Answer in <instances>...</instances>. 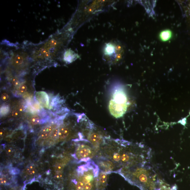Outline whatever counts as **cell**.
Returning <instances> with one entry per match:
<instances>
[{"mask_svg": "<svg viewBox=\"0 0 190 190\" xmlns=\"http://www.w3.org/2000/svg\"><path fill=\"white\" fill-rule=\"evenodd\" d=\"M88 138L89 141L94 145H99L104 140L101 135L92 130L89 133Z\"/></svg>", "mask_w": 190, "mask_h": 190, "instance_id": "cell-7", "label": "cell"}, {"mask_svg": "<svg viewBox=\"0 0 190 190\" xmlns=\"http://www.w3.org/2000/svg\"><path fill=\"white\" fill-rule=\"evenodd\" d=\"M160 40L163 41H166L171 38L172 33L170 30H166L162 31L160 34Z\"/></svg>", "mask_w": 190, "mask_h": 190, "instance_id": "cell-10", "label": "cell"}, {"mask_svg": "<svg viewBox=\"0 0 190 190\" xmlns=\"http://www.w3.org/2000/svg\"><path fill=\"white\" fill-rule=\"evenodd\" d=\"M19 92L21 93H24L27 90V87L26 85L24 84H22L20 85V86L19 87Z\"/></svg>", "mask_w": 190, "mask_h": 190, "instance_id": "cell-17", "label": "cell"}, {"mask_svg": "<svg viewBox=\"0 0 190 190\" xmlns=\"http://www.w3.org/2000/svg\"><path fill=\"white\" fill-rule=\"evenodd\" d=\"M56 35L53 36L46 41L34 48L31 55L35 58L55 57L59 52L61 45L59 35Z\"/></svg>", "mask_w": 190, "mask_h": 190, "instance_id": "cell-4", "label": "cell"}, {"mask_svg": "<svg viewBox=\"0 0 190 190\" xmlns=\"http://www.w3.org/2000/svg\"><path fill=\"white\" fill-rule=\"evenodd\" d=\"M40 119L39 116L37 115H34L31 118V123L33 125H36L40 123Z\"/></svg>", "mask_w": 190, "mask_h": 190, "instance_id": "cell-15", "label": "cell"}, {"mask_svg": "<svg viewBox=\"0 0 190 190\" xmlns=\"http://www.w3.org/2000/svg\"><path fill=\"white\" fill-rule=\"evenodd\" d=\"M26 173L29 175H33L36 173V169L33 166H30L26 169Z\"/></svg>", "mask_w": 190, "mask_h": 190, "instance_id": "cell-14", "label": "cell"}, {"mask_svg": "<svg viewBox=\"0 0 190 190\" xmlns=\"http://www.w3.org/2000/svg\"><path fill=\"white\" fill-rule=\"evenodd\" d=\"M94 153V150L92 147L87 144H83L78 147L76 151L77 157L83 161L90 159Z\"/></svg>", "mask_w": 190, "mask_h": 190, "instance_id": "cell-6", "label": "cell"}, {"mask_svg": "<svg viewBox=\"0 0 190 190\" xmlns=\"http://www.w3.org/2000/svg\"><path fill=\"white\" fill-rule=\"evenodd\" d=\"M59 130L58 128H56L53 131L52 133V137L53 138L56 139L59 136Z\"/></svg>", "mask_w": 190, "mask_h": 190, "instance_id": "cell-16", "label": "cell"}, {"mask_svg": "<svg viewBox=\"0 0 190 190\" xmlns=\"http://www.w3.org/2000/svg\"><path fill=\"white\" fill-rule=\"evenodd\" d=\"M9 108L8 106H3L1 108V115H6L9 111Z\"/></svg>", "mask_w": 190, "mask_h": 190, "instance_id": "cell-13", "label": "cell"}, {"mask_svg": "<svg viewBox=\"0 0 190 190\" xmlns=\"http://www.w3.org/2000/svg\"><path fill=\"white\" fill-rule=\"evenodd\" d=\"M36 97L38 101L45 107H48L49 106L48 96L45 92H39L36 94Z\"/></svg>", "mask_w": 190, "mask_h": 190, "instance_id": "cell-9", "label": "cell"}, {"mask_svg": "<svg viewBox=\"0 0 190 190\" xmlns=\"http://www.w3.org/2000/svg\"><path fill=\"white\" fill-rule=\"evenodd\" d=\"M53 127V126H48L43 130L41 135V137L42 139H46L48 137L50 134L52 133Z\"/></svg>", "mask_w": 190, "mask_h": 190, "instance_id": "cell-11", "label": "cell"}, {"mask_svg": "<svg viewBox=\"0 0 190 190\" xmlns=\"http://www.w3.org/2000/svg\"><path fill=\"white\" fill-rule=\"evenodd\" d=\"M12 84L16 86H18L19 84V81L16 78H14L13 79L12 81Z\"/></svg>", "mask_w": 190, "mask_h": 190, "instance_id": "cell-19", "label": "cell"}, {"mask_svg": "<svg viewBox=\"0 0 190 190\" xmlns=\"http://www.w3.org/2000/svg\"><path fill=\"white\" fill-rule=\"evenodd\" d=\"M8 180L5 177H2L1 178V182L2 184H5L8 182Z\"/></svg>", "mask_w": 190, "mask_h": 190, "instance_id": "cell-20", "label": "cell"}, {"mask_svg": "<svg viewBox=\"0 0 190 190\" xmlns=\"http://www.w3.org/2000/svg\"><path fill=\"white\" fill-rule=\"evenodd\" d=\"M63 55V60L68 63L73 62L79 57L78 54L70 49H68L65 50Z\"/></svg>", "mask_w": 190, "mask_h": 190, "instance_id": "cell-8", "label": "cell"}, {"mask_svg": "<svg viewBox=\"0 0 190 190\" xmlns=\"http://www.w3.org/2000/svg\"><path fill=\"white\" fill-rule=\"evenodd\" d=\"M123 45L119 41L113 40L105 44L103 50V59L108 64H116L124 55Z\"/></svg>", "mask_w": 190, "mask_h": 190, "instance_id": "cell-5", "label": "cell"}, {"mask_svg": "<svg viewBox=\"0 0 190 190\" xmlns=\"http://www.w3.org/2000/svg\"><path fill=\"white\" fill-rule=\"evenodd\" d=\"M62 174L61 171H57L55 174V177L57 178H60L62 177Z\"/></svg>", "mask_w": 190, "mask_h": 190, "instance_id": "cell-22", "label": "cell"}, {"mask_svg": "<svg viewBox=\"0 0 190 190\" xmlns=\"http://www.w3.org/2000/svg\"><path fill=\"white\" fill-rule=\"evenodd\" d=\"M24 109V106L23 105H20L19 107V111L20 112H22Z\"/></svg>", "mask_w": 190, "mask_h": 190, "instance_id": "cell-23", "label": "cell"}, {"mask_svg": "<svg viewBox=\"0 0 190 190\" xmlns=\"http://www.w3.org/2000/svg\"><path fill=\"white\" fill-rule=\"evenodd\" d=\"M62 169V166L61 165H58L57 167V169L58 170H61Z\"/></svg>", "mask_w": 190, "mask_h": 190, "instance_id": "cell-24", "label": "cell"}, {"mask_svg": "<svg viewBox=\"0 0 190 190\" xmlns=\"http://www.w3.org/2000/svg\"><path fill=\"white\" fill-rule=\"evenodd\" d=\"M11 114L12 116L15 117V116H18V115H19V113L18 111H17V110H14L12 112Z\"/></svg>", "mask_w": 190, "mask_h": 190, "instance_id": "cell-21", "label": "cell"}, {"mask_svg": "<svg viewBox=\"0 0 190 190\" xmlns=\"http://www.w3.org/2000/svg\"><path fill=\"white\" fill-rule=\"evenodd\" d=\"M115 147L108 144L105 147L104 156L100 158L109 162L114 169L145 165L150 160L151 150L141 143H133L116 140Z\"/></svg>", "mask_w": 190, "mask_h": 190, "instance_id": "cell-1", "label": "cell"}, {"mask_svg": "<svg viewBox=\"0 0 190 190\" xmlns=\"http://www.w3.org/2000/svg\"><path fill=\"white\" fill-rule=\"evenodd\" d=\"M125 180L141 190H157L160 180L150 166L140 165L124 168L117 171Z\"/></svg>", "mask_w": 190, "mask_h": 190, "instance_id": "cell-2", "label": "cell"}, {"mask_svg": "<svg viewBox=\"0 0 190 190\" xmlns=\"http://www.w3.org/2000/svg\"><path fill=\"white\" fill-rule=\"evenodd\" d=\"M129 105L127 94L124 88L120 85L115 86L112 92L109 102L111 114L116 118L122 117L126 113Z\"/></svg>", "mask_w": 190, "mask_h": 190, "instance_id": "cell-3", "label": "cell"}, {"mask_svg": "<svg viewBox=\"0 0 190 190\" xmlns=\"http://www.w3.org/2000/svg\"><path fill=\"white\" fill-rule=\"evenodd\" d=\"M69 130L67 128L63 127L59 130V136L60 138L64 139L69 135Z\"/></svg>", "mask_w": 190, "mask_h": 190, "instance_id": "cell-12", "label": "cell"}, {"mask_svg": "<svg viewBox=\"0 0 190 190\" xmlns=\"http://www.w3.org/2000/svg\"><path fill=\"white\" fill-rule=\"evenodd\" d=\"M9 97L8 95L6 93H4L2 94L1 98L2 100L4 101H6L7 100Z\"/></svg>", "mask_w": 190, "mask_h": 190, "instance_id": "cell-18", "label": "cell"}]
</instances>
